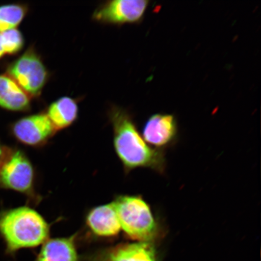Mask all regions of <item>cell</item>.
<instances>
[{"label": "cell", "mask_w": 261, "mask_h": 261, "mask_svg": "<svg viewBox=\"0 0 261 261\" xmlns=\"http://www.w3.org/2000/svg\"><path fill=\"white\" fill-rule=\"evenodd\" d=\"M177 133V122L174 116L169 114H155L145 123L143 138L148 145L163 147L171 143Z\"/></svg>", "instance_id": "cell-9"}, {"label": "cell", "mask_w": 261, "mask_h": 261, "mask_svg": "<svg viewBox=\"0 0 261 261\" xmlns=\"http://www.w3.org/2000/svg\"><path fill=\"white\" fill-rule=\"evenodd\" d=\"M34 261H80L74 238L47 240Z\"/></svg>", "instance_id": "cell-12"}, {"label": "cell", "mask_w": 261, "mask_h": 261, "mask_svg": "<svg viewBox=\"0 0 261 261\" xmlns=\"http://www.w3.org/2000/svg\"><path fill=\"white\" fill-rule=\"evenodd\" d=\"M121 229L130 239L149 242L158 233V225L151 208L142 198L120 196L113 202Z\"/></svg>", "instance_id": "cell-3"}, {"label": "cell", "mask_w": 261, "mask_h": 261, "mask_svg": "<svg viewBox=\"0 0 261 261\" xmlns=\"http://www.w3.org/2000/svg\"><path fill=\"white\" fill-rule=\"evenodd\" d=\"M56 132L45 113L24 117L12 126V132L16 139L32 146L43 145Z\"/></svg>", "instance_id": "cell-7"}, {"label": "cell", "mask_w": 261, "mask_h": 261, "mask_svg": "<svg viewBox=\"0 0 261 261\" xmlns=\"http://www.w3.org/2000/svg\"><path fill=\"white\" fill-rule=\"evenodd\" d=\"M45 114L57 132L68 128L76 121L79 107L76 100L64 96L51 103Z\"/></svg>", "instance_id": "cell-13"}, {"label": "cell", "mask_w": 261, "mask_h": 261, "mask_svg": "<svg viewBox=\"0 0 261 261\" xmlns=\"http://www.w3.org/2000/svg\"><path fill=\"white\" fill-rule=\"evenodd\" d=\"M5 54L4 49H3V45L2 43L1 38H0V58Z\"/></svg>", "instance_id": "cell-16"}, {"label": "cell", "mask_w": 261, "mask_h": 261, "mask_svg": "<svg viewBox=\"0 0 261 261\" xmlns=\"http://www.w3.org/2000/svg\"><path fill=\"white\" fill-rule=\"evenodd\" d=\"M88 261H158L154 246L149 242L124 243L98 251Z\"/></svg>", "instance_id": "cell-8"}, {"label": "cell", "mask_w": 261, "mask_h": 261, "mask_svg": "<svg viewBox=\"0 0 261 261\" xmlns=\"http://www.w3.org/2000/svg\"><path fill=\"white\" fill-rule=\"evenodd\" d=\"M11 76L31 97L41 95L48 80V71L40 55L30 47L8 67Z\"/></svg>", "instance_id": "cell-4"}, {"label": "cell", "mask_w": 261, "mask_h": 261, "mask_svg": "<svg viewBox=\"0 0 261 261\" xmlns=\"http://www.w3.org/2000/svg\"><path fill=\"white\" fill-rule=\"evenodd\" d=\"M3 149L2 148V147L0 146V163H2V160L3 159Z\"/></svg>", "instance_id": "cell-17"}, {"label": "cell", "mask_w": 261, "mask_h": 261, "mask_svg": "<svg viewBox=\"0 0 261 261\" xmlns=\"http://www.w3.org/2000/svg\"><path fill=\"white\" fill-rule=\"evenodd\" d=\"M109 117L113 128L114 148L126 169L149 168L159 172L164 170V155L147 144L125 110L112 107Z\"/></svg>", "instance_id": "cell-1"}, {"label": "cell", "mask_w": 261, "mask_h": 261, "mask_svg": "<svg viewBox=\"0 0 261 261\" xmlns=\"http://www.w3.org/2000/svg\"><path fill=\"white\" fill-rule=\"evenodd\" d=\"M149 6L148 0H114L104 3L94 12L92 19L100 23L122 25L138 23Z\"/></svg>", "instance_id": "cell-5"}, {"label": "cell", "mask_w": 261, "mask_h": 261, "mask_svg": "<svg viewBox=\"0 0 261 261\" xmlns=\"http://www.w3.org/2000/svg\"><path fill=\"white\" fill-rule=\"evenodd\" d=\"M0 107L13 112L31 108V97L9 75H0Z\"/></svg>", "instance_id": "cell-11"}, {"label": "cell", "mask_w": 261, "mask_h": 261, "mask_svg": "<svg viewBox=\"0 0 261 261\" xmlns=\"http://www.w3.org/2000/svg\"><path fill=\"white\" fill-rule=\"evenodd\" d=\"M35 173L32 163L23 152L16 151L10 155L0 168V185L24 194L34 189Z\"/></svg>", "instance_id": "cell-6"}, {"label": "cell", "mask_w": 261, "mask_h": 261, "mask_svg": "<svg viewBox=\"0 0 261 261\" xmlns=\"http://www.w3.org/2000/svg\"><path fill=\"white\" fill-rule=\"evenodd\" d=\"M0 38L5 54H17L23 47V36L17 29H13L1 32Z\"/></svg>", "instance_id": "cell-15"}, {"label": "cell", "mask_w": 261, "mask_h": 261, "mask_svg": "<svg viewBox=\"0 0 261 261\" xmlns=\"http://www.w3.org/2000/svg\"><path fill=\"white\" fill-rule=\"evenodd\" d=\"M28 11L24 5L11 4L0 6V33L16 29Z\"/></svg>", "instance_id": "cell-14"}, {"label": "cell", "mask_w": 261, "mask_h": 261, "mask_svg": "<svg viewBox=\"0 0 261 261\" xmlns=\"http://www.w3.org/2000/svg\"><path fill=\"white\" fill-rule=\"evenodd\" d=\"M0 234L8 252L14 253L43 244L47 240L49 226L37 211L21 207L0 214Z\"/></svg>", "instance_id": "cell-2"}, {"label": "cell", "mask_w": 261, "mask_h": 261, "mask_svg": "<svg viewBox=\"0 0 261 261\" xmlns=\"http://www.w3.org/2000/svg\"><path fill=\"white\" fill-rule=\"evenodd\" d=\"M86 223L91 232L98 237H116L121 230L113 203L91 210L87 215Z\"/></svg>", "instance_id": "cell-10"}]
</instances>
